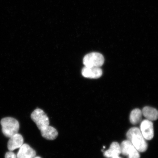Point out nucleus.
Masks as SVG:
<instances>
[{
	"label": "nucleus",
	"mask_w": 158,
	"mask_h": 158,
	"mask_svg": "<svg viewBox=\"0 0 158 158\" xmlns=\"http://www.w3.org/2000/svg\"><path fill=\"white\" fill-rule=\"evenodd\" d=\"M142 111L139 109H135L132 110L130 114V122L133 124L140 123L142 120Z\"/></svg>",
	"instance_id": "13"
},
{
	"label": "nucleus",
	"mask_w": 158,
	"mask_h": 158,
	"mask_svg": "<svg viewBox=\"0 0 158 158\" xmlns=\"http://www.w3.org/2000/svg\"><path fill=\"white\" fill-rule=\"evenodd\" d=\"M34 158H41L40 157H35Z\"/></svg>",
	"instance_id": "16"
},
{
	"label": "nucleus",
	"mask_w": 158,
	"mask_h": 158,
	"mask_svg": "<svg viewBox=\"0 0 158 158\" xmlns=\"http://www.w3.org/2000/svg\"><path fill=\"white\" fill-rule=\"evenodd\" d=\"M126 137L138 151L143 152L147 151L148 144L139 128H130L126 134Z\"/></svg>",
	"instance_id": "1"
},
{
	"label": "nucleus",
	"mask_w": 158,
	"mask_h": 158,
	"mask_svg": "<svg viewBox=\"0 0 158 158\" xmlns=\"http://www.w3.org/2000/svg\"><path fill=\"white\" fill-rule=\"evenodd\" d=\"M5 158H17V155L12 151H9L6 153Z\"/></svg>",
	"instance_id": "14"
},
{
	"label": "nucleus",
	"mask_w": 158,
	"mask_h": 158,
	"mask_svg": "<svg viewBox=\"0 0 158 158\" xmlns=\"http://www.w3.org/2000/svg\"><path fill=\"white\" fill-rule=\"evenodd\" d=\"M36 152L34 149L27 144H23L19 148L18 152L17 158H34Z\"/></svg>",
	"instance_id": "9"
},
{
	"label": "nucleus",
	"mask_w": 158,
	"mask_h": 158,
	"mask_svg": "<svg viewBox=\"0 0 158 158\" xmlns=\"http://www.w3.org/2000/svg\"><path fill=\"white\" fill-rule=\"evenodd\" d=\"M104 57L98 52H92L87 54L83 60V62L86 67H100L103 64Z\"/></svg>",
	"instance_id": "4"
},
{
	"label": "nucleus",
	"mask_w": 158,
	"mask_h": 158,
	"mask_svg": "<svg viewBox=\"0 0 158 158\" xmlns=\"http://www.w3.org/2000/svg\"><path fill=\"white\" fill-rule=\"evenodd\" d=\"M114 158H122L121 157H120L119 156H118L116 157H114Z\"/></svg>",
	"instance_id": "15"
},
{
	"label": "nucleus",
	"mask_w": 158,
	"mask_h": 158,
	"mask_svg": "<svg viewBox=\"0 0 158 158\" xmlns=\"http://www.w3.org/2000/svg\"><path fill=\"white\" fill-rule=\"evenodd\" d=\"M140 131L145 139L148 140L153 139L154 137V128L152 122L148 119L142 121L140 126Z\"/></svg>",
	"instance_id": "6"
},
{
	"label": "nucleus",
	"mask_w": 158,
	"mask_h": 158,
	"mask_svg": "<svg viewBox=\"0 0 158 158\" xmlns=\"http://www.w3.org/2000/svg\"><path fill=\"white\" fill-rule=\"evenodd\" d=\"M82 74L85 78L97 79L102 76V72L100 67L85 66L82 69Z\"/></svg>",
	"instance_id": "7"
},
{
	"label": "nucleus",
	"mask_w": 158,
	"mask_h": 158,
	"mask_svg": "<svg viewBox=\"0 0 158 158\" xmlns=\"http://www.w3.org/2000/svg\"><path fill=\"white\" fill-rule=\"evenodd\" d=\"M31 118L40 130L49 126V121L48 116L40 109L37 108L31 114Z\"/></svg>",
	"instance_id": "3"
},
{
	"label": "nucleus",
	"mask_w": 158,
	"mask_h": 158,
	"mask_svg": "<svg viewBox=\"0 0 158 158\" xmlns=\"http://www.w3.org/2000/svg\"><path fill=\"white\" fill-rule=\"evenodd\" d=\"M42 137L48 140H54L58 136V132L56 129L50 126L40 130Z\"/></svg>",
	"instance_id": "11"
},
{
	"label": "nucleus",
	"mask_w": 158,
	"mask_h": 158,
	"mask_svg": "<svg viewBox=\"0 0 158 158\" xmlns=\"http://www.w3.org/2000/svg\"><path fill=\"white\" fill-rule=\"evenodd\" d=\"M2 131L6 137L10 138L18 133L19 128L18 121L15 118L7 117L2 118L1 121Z\"/></svg>",
	"instance_id": "2"
},
{
	"label": "nucleus",
	"mask_w": 158,
	"mask_h": 158,
	"mask_svg": "<svg viewBox=\"0 0 158 158\" xmlns=\"http://www.w3.org/2000/svg\"><path fill=\"white\" fill-rule=\"evenodd\" d=\"M120 147L121 153L124 156H128V158H140L139 152L129 140L122 142Z\"/></svg>",
	"instance_id": "5"
},
{
	"label": "nucleus",
	"mask_w": 158,
	"mask_h": 158,
	"mask_svg": "<svg viewBox=\"0 0 158 158\" xmlns=\"http://www.w3.org/2000/svg\"><path fill=\"white\" fill-rule=\"evenodd\" d=\"M142 113L147 119L150 121L156 120L158 118V110L150 106L144 107L142 110Z\"/></svg>",
	"instance_id": "12"
},
{
	"label": "nucleus",
	"mask_w": 158,
	"mask_h": 158,
	"mask_svg": "<svg viewBox=\"0 0 158 158\" xmlns=\"http://www.w3.org/2000/svg\"><path fill=\"white\" fill-rule=\"evenodd\" d=\"M23 144V136L18 133L10 138L7 144L8 149L10 151L19 148Z\"/></svg>",
	"instance_id": "8"
},
{
	"label": "nucleus",
	"mask_w": 158,
	"mask_h": 158,
	"mask_svg": "<svg viewBox=\"0 0 158 158\" xmlns=\"http://www.w3.org/2000/svg\"><path fill=\"white\" fill-rule=\"evenodd\" d=\"M121 154L119 144L117 142H114L110 145L109 149L104 152V156L107 158H114L118 156Z\"/></svg>",
	"instance_id": "10"
}]
</instances>
